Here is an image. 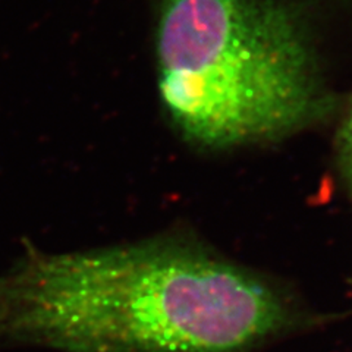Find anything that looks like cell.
<instances>
[{"label":"cell","mask_w":352,"mask_h":352,"mask_svg":"<svg viewBox=\"0 0 352 352\" xmlns=\"http://www.w3.org/2000/svg\"><path fill=\"white\" fill-rule=\"evenodd\" d=\"M298 318L276 285L186 236L32 252L0 278V339L66 352H250Z\"/></svg>","instance_id":"cell-1"},{"label":"cell","mask_w":352,"mask_h":352,"mask_svg":"<svg viewBox=\"0 0 352 352\" xmlns=\"http://www.w3.org/2000/svg\"><path fill=\"white\" fill-rule=\"evenodd\" d=\"M154 63L164 115L201 148L280 141L338 107L295 0H157Z\"/></svg>","instance_id":"cell-2"},{"label":"cell","mask_w":352,"mask_h":352,"mask_svg":"<svg viewBox=\"0 0 352 352\" xmlns=\"http://www.w3.org/2000/svg\"><path fill=\"white\" fill-rule=\"evenodd\" d=\"M336 148L339 166L352 190V96L342 106L336 132Z\"/></svg>","instance_id":"cell-3"}]
</instances>
